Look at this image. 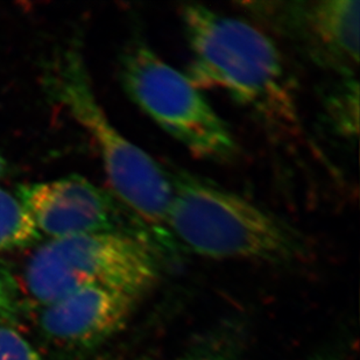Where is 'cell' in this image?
Instances as JSON below:
<instances>
[{"mask_svg": "<svg viewBox=\"0 0 360 360\" xmlns=\"http://www.w3.org/2000/svg\"><path fill=\"white\" fill-rule=\"evenodd\" d=\"M167 229L196 255L287 265L309 255L302 233L282 218L184 169L168 170Z\"/></svg>", "mask_w": 360, "mask_h": 360, "instance_id": "2", "label": "cell"}, {"mask_svg": "<svg viewBox=\"0 0 360 360\" xmlns=\"http://www.w3.org/2000/svg\"><path fill=\"white\" fill-rule=\"evenodd\" d=\"M238 337L230 331H219L209 336L177 360H238Z\"/></svg>", "mask_w": 360, "mask_h": 360, "instance_id": "11", "label": "cell"}, {"mask_svg": "<svg viewBox=\"0 0 360 360\" xmlns=\"http://www.w3.org/2000/svg\"><path fill=\"white\" fill-rule=\"evenodd\" d=\"M358 101L359 94L357 82L350 77L330 96L328 102L330 120L344 136H352L357 134Z\"/></svg>", "mask_w": 360, "mask_h": 360, "instance_id": "10", "label": "cell"}, {"mask_svg": "<svg viewBox=\"0 0 360 360\" xmlns=\"http://www.w3.org/2000/svg\"><path fill=\"white\" fill-rule=\"evenodd\" d=\"M244 5L255 17L297 44L317 65L347 77L357 68L358 0L262 1Z\"/></svg>", "mask_w": 360, "mask_h": 360, "instance_id": "7", "label": "cell"}, {"mask_svg": "<svg viewBox=\"0 0 360 360\" xmlns=\"http://www.w3.org/2000/svg\"><path fill=\"white\" fill-rule=\"evenodd\" d=\"M155 246L120 232L51 239L28 262L25 282L47 306L85 287H103L140 297L159 278Z\"/></svg>", "mask_w": 360, "mask_h": 360, "instance_id": "4", "label": "cell"}, {"mask_svg": "<svg viewBox=\"0 0 360 360\" xmlns=\"http://www.w3.org/2000/svg\"><path fill=\"white\" fill-rule=\"evenodd\" d=\"M180 14L191 82L226 94L276 140L301 139L295 91L274 41L251 22L200 4H184Z\"/></svg>", "mask_w": 360, "mask_h": 360, "instance_id": "1", "label": "cell"}, {"mask_svg": "<svg viewBox=\"0 0 360 360\" xmlns=\"http://www.w3.org/2000/svg\"><path fill=\"white\" fill-rule=\"evenodd\" d=\"M6 161L4 159L3 155L0 154V177H3L4 175H5V173H6Z\"/></svg>", "mask_w": 360, "mask_h": 360, "instance_id": "14", "label": "cell"}, {"mask_svg": "<svg viewBox=\"0 0 360 360\" xmlns=\"http://www.w3.org/2000/svg\"><path fill=\"white\" fill-rule=\"evenodd\" d=\"M118 74L129 101L191 155L218 162L237 157L233 133L200 89L146 42L133 41L124 49Z\"/></svg>", "mask_w": 360, "mask_h": 360, "instance_id": "5", "label": "cell"}, {"mask_svg": "<svg viewBox=\"0 0 360 360\" xmlns=\"http://www.w3.org/2000/svg\"><path fill=\"white\" fill-rule=\"evenodd\" d=\"M11 309V294L6 280L0 273V319L5 316Z\"/></svg>", "mask_w": 360, "mask_h": 360, "instance_id": "13", "label": "cell"}, {"mask_svg": "<svg viewBox=\"0 0 360 360\" xmlns=\"http://www.w3.org/2000/svg\"><path fill=\"white\" fill-rule=\"evenodd\" d=\"M138 299L115 289L85 287L44 306L41 330L60 345L89 349L125 324Z\"/></svg>", "mask_w": 360, "mask_h": 360, "instance_id": "8", "label": "cell"}, {"mask_svg": "<svg viewBox=\"0 0 360 360\" xmlns=\"http://www.w3.org/2000/svg\"><path fill=\"white\" fill-rule=\"evenodd\" d=\"M46 84L98 147L115 196L148 226L169 236L167 212L172 184L168 170L110 122L79 51L69 49L58 56L48 72Z\"/></svg>", "mask_w": 360, "mask_h": 360, "instance_id": "3", "label": "cell"}, {"mask_svg": "<svg viewBox=\"0 0 360 360\" xmlns=\"http://www.w3.org/2000/svg\"><path fill=\"white\" fill-rule=\"evenodd\" d=\"M40 238V232L20 200L0 188V251L24 248Z\"/></svg>", "mask_w": 360, "mask_h": 360, "instance_id": "9", "label": "cell"}, {"mask_svg": "<svg viewBox=\"0 0 360 360\" xmlns=\"http://www.w3.org/2000/svg\"><path fill=\"white\" fill-rule=\"evenodd\" d=\"M0 360H44L17 330L0 324Z\"/></svg>", "mask_w": 360, "mask_h": 360, "instance_id": "12", "label": "cell"}, {"mask_svg": "<svg viewBox=\"0 0 360 360\" xmlns=\"http://www.w3.org/2000/svg\"><path fill=\"white\" fill-rule=\"evenodd\" d=\"M313 360H326V359H324V358H323V357H317V358H315V359H313Z\"/></svg>", "mask_w": 360, "mask_h": 360, "instance_id": "15", "label": "cell"}, {"mask_svg": "<svg viewBox=\"0 0 360 360\" xmlns=\"http://www.w3.org/2000/svg\"><path fill=\"white\" fill-rule=\"evenodd\" d=\"M17 195L38 231L51 239L120 232L153 244L157 238L168 241L167 236L148 226L115 195L79 175L22 184Z\"/></svg>", "mask_w": 360, "mask_h": 360, "instance_id": "6", "label": "cell"}]
</instances>
